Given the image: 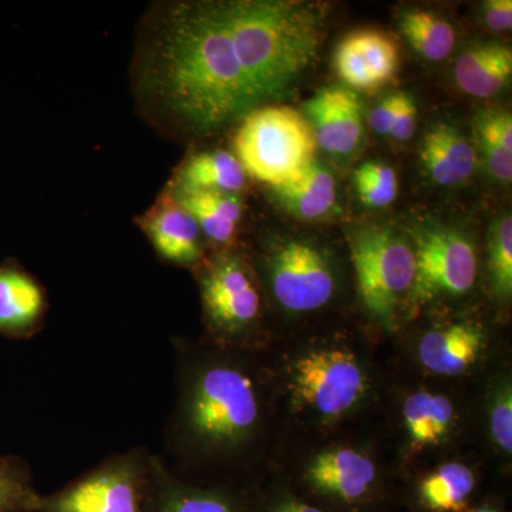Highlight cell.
<instances>
[{
	"instance_id": "obj_1",
	"label": "cell",
	"mask_w": 512,
	"mask_h": 512,
	"mask_svg": "<svg viewBox=\"0 0 512 512\" xmlns=\"http://www.w3.org/2000/svg\"><path fill=\"white\" fill-rule=\"evenodd\" d=\"M130 83L141 119L164 137H212L262 107L221 2L151 6L138 26Z\"/></svg>"
},
{
	"instance_id": "obj_30",
	"label": "cell",
	"mask_w": 512,
	"mask_h": 512,
	"mask_svg": "<svg viewBox=\"0 0 512 512\" xmlns=\"http://www.w3.org/2000/svg\"><path fill=\"white\" fill-rule=\"evenodd\" d=\"M488 433L497 451L505 457L512 454V389L511 380L503 379L495 387L488 407Z\"/></svg>"
},
{
	"instance_id": "obj_12",
	"label": "cell",
	"mask_w": 512,
	"mask_h": 512,
	"mask_svg": "<svg viewBox=\"0 0 512 512\" xmlns=\"http://www.w3.org/2000/svg\"><path fill=\"white\" fill-rule=\"evenodd\" d=\"M306 120L316 144L332 156L355 153L363 137V104L355 90L346 86L320 89L305 103Z\"/></svg>"
},
{
	"instance_id": "obj_20",
	"label": "cell",
	"mask_w": 512,
	"mask_h": 512,
	"mask_svg": "<svg viewBox=\"0 0 512 512\" xmlns=\"http://www.w3.org/2000/svg\"><path fill=\"white\" fill-rule=\"evenodd\" d=\"M248 174L234 153L225 150L188 154L175 168L168 185L188 190L218 191L241 195L247 190Z\"/></svg>"
},
{
	"instance_id": "obj_35",
	"label": "cell",
	"mask_w": 512,
	"mask_h": 512,
	"mask_svg": "<svg viewBox=\"0 0 512 512\" xmlns=\"http://www.w3.org/2000/svg\"><path fill=\"white\" fill-rule=\"evenodd\" d=\"M470 512H498V511L494 510V508H490V507H481V508H477V510L470 511Z\"/></svg>"
},
{
	"instance_id": "obj_31",
	"label": "cell",
	"mask_w": 512,
	"mask_h": 512,
	"mask_svg": "<svg viewBox=\"0 0 512 512\" xmlns=\"http://www.w3.org/2000/svg\"><path fill=\"white\" fill-rule=\"evenodd\" d=\"M403 96L404 93H394L392 96L386 97L370 113V127L379 136H390Z\"/></svg>"
},
{
	"instance_id": "obj_6",
	"label": "cell",
	"mask_w": 512,
	"mask_h": 512,
	"mask_svg": "<svg viewBox=\"0 0 512 512\" xmlns=\"http://www.w3.org/2000/svg\"><path fill=\"white\" fill-rule=\"evenodd\" d=\"M234 156L248 177L269 188L281 187L315 161V134L298 110L268 104L252 110L235 130Z\"/></svg>"
},
{
	"instance_id": "obj_23",
	"label": "cell",
	"mask_w": 512,
	"mask_h": 512,
	"mask_svg": "<svg viewBox=\"0 0 512 512\" xmlns=\"http://www.w3.org/2000/svg\"><path fill=\"white\" fill-rule=\"evenodd\" d=\"M150 483L157 491V512H237L221 494L180 483L158 456L154 457Z\"/></svg>"
},
{
	"instance_id": "obj_14",
	"label": "cell",
	"mask_w": 512,
	"mask_h": 512,
	"mask_svg": "<svg viewBox=\"0 0 512 512\" xmlns=\"http://www.w3.org/2000/svg\"><path fill=\"white\" fill-rule=\"evenodd\" d=\"M49 299L42 282L16 259L0 265V336L28 340L43 329Z\"/></svg>"
},
{
	"instance_id": "obj_19",
	"label": "cell",
	"mask_w": 512,
	"mask_h": 512,
	"mask_svg": "<svg viewBox=\"0 0 512 512\" xmlns=\"http://www.w3.org/2000/svg\"><path fill=\"white\" fill-rule=\"evenodd\" d=\"M402 419L410 447L421 451L450 439L456 429L457 410L446 394L416 390L404 399Z\"/></svg>"
},
{
	"instance_id": "obj_32",
	"label": "cell",
	"mask_w": 512,
	"mask_h": 512,
	"mask_svg": "<svg viewBox=\"0 0 512 512\" xmlns=\"http://www.w3.org/2000/svg\"><path fill=\"white\" fill-rule=\"evenodd\" d=\"M417 128V106L413 97L404 93L399 113L394 119L390 136L397 141H409L414 136Z\"/></svg>"
},
{
	"instance_id": "obj_3",
	"label": "cell",
	"mask_w": 512,
	"mask_h": 512,
	"mask_svg": "<svg viewBox=\"0 0 512 512\" xmlns=\"http://www.w3.org/2000/svg\"><path fill=\"white\" fill-rule=\"evenodd\" d=\"M242 69L262 106L276 104L318 59L326 9L295 0H220Z\"/></svg>"
},
{
	"instance_id": "obj_15",
	"label": "cell",
	"mask_w": 512,
	"mask_h": 512,
	"mask_svg": "<svg viewBox=\"0 0 512 512\" xmlns=\"http://www.w3.org/2000/svg\"><path fill=\"white\" fill-rule=\"evenodd\" d=\"M306 481L318 493L343 503H357L375 487V461L352 447H330L309 460Z\"/></svg>"
},
{
	"instance_id": "obj_18",
	"label": "cell",
	"mask_w": 512,
	"mask_h": 512,
	"mask_svg": "<svg viewBox=\"0 0 512 512\" xmlns=\"http://www.w3.org/2000/svg\"><path fill=\"white\" fill-rule=\"evenodd\" d=\"M165 190L180 202L197 221L205 242L218 249L232 248L244 218L241 195L227 192L188 190L165 185Z\"/></svg>"
},
{
	"instance_id": "obj_4",
	"label": "cell",
	"mask_w": 512,
	"mask_h": 512,
	"mask_svg": "<svg viewBox=\"0 0 512 512\" xmlns=\"http://www.w3.org/2000/svg\"><path fill=\"white\" fill-rule=\"evenodd\" d=\"M284 377L293 410L319 424L348 419L372 390L365 360L343 343H315L299 350L286 365Z\"/></svg>"
},
{
	"instance_id": "obj_21",
	"label": "cell",
	"mask_w": 512,
	"mask_h": 512,
	"mask_svg": "<svg viewBox=\"0 0 512 512\" xmlns=\"http://www.w3.org/2000/svg\"><path fill=\"white\" fill-rule=\"evenodd\" d=\"M511 74V49L497 43L470 47L454 64L458 89L477 99H490L503 92Z\"/></svg>"
},
{
	"instance_id": "obj_33",
	"label": "cell",
	"mask_w": 512,
	"mask_h": 512,
	"mask_svg": "<svg viewBox=\"0 0 512 512\" xmlns=\"http://www.w3.org/2000/svg\"><path fill=\"white\" fill-rule=\"evenodd\" d=\"M484 23L495 33L510 32L512 28L511 0H490L485 3Z\"/></svg>"
},
{
	"instance_id": "obj_29",
	"label": "cell",
	"mask_w": 512,
	"mask_h": 512,
	"mask_svg": "<svg viewBox=\"0 0 512 512\" xmlns=\"http://www.w3.org/2000/svg\"><path fill=\"white\" fill-rule=\"evenodd\" d=\"M360 201L370 208H384L393 204L399 192L396 171L380 161H367L353 175Z\"/></svg>"
},
{
	"instance_id": "obj_24",
	"label": "cell",
	"mask_w": 512,
	"mask_h": 512,
	"mask_svg": "<svg viewBox=\"0 0 512 512\" xmlns=\"http://www.w3.org/2000/svg\"><path fill=\"white\" fill-rule=\"evenodd\" d=\"M476 488V474L466 464L451 461L429 474L419 487L421 503L433 512H460Z\"/></svg>"
},
{
	"instance_id": "obj_34",
	"label": "cell",
	"mask_w": 512,
	"mask_h": 512,
	"mask_svg": "<svg viewBox=\"0 0 512 512\" xmlns=\"http://www.w3.org/2000/svg\"><path fill=\"white\" fill-rule=\"evenodd\" d=\"M275 512H323L320 511L319 508L313 507V505H309L306 503H302V501H285L276 508Z\"/></svg>"
},
{
	"instance_id": "obj_9",
	"label": "cell",
	"mask_w": 512,
	"mask_h": 512,
	"mask_svg": "<svg viewBox=\"0 0 512 512\" xmlns=\"http://www.w3.org/2000/svg\"><path fill=\"white\" fill-rule=\"evenodd\" d=\"M412 245L416 278L407 303L413 312L440 299L466 295L476 284V248L463 232L427 222L413 229Z\"/></svg>"
},
{
	"instance_id": "obj_26",
	"label": "cell",
	"mask_w": 512,
	"mask_h": 512,
	"mask_svg": "<svg viewBox=\"0 0 512 512\" xmlns=\"http://www.w3.org/2000/svg\"><path fill=\"white\" fill-rule=\"evenodd\" d=\"M477 141L488 170L501 184L512 180V117L504 110L481 111L476 117Z\"/></svg>"
},
{
	"instance_id": "obj_17",
	"label": "cell",
	"mask_w": 512,
	"mask_h": 512,
	"mask_svg": "<svg viewBox=\"0 0 512 512\" xmlns=\"http://www.w3.org/2000/svg\"><path fill=\"white\" fill-rule=\"evenodd\" d=\"M420 160L434 184L458 187L473 177L477 168V151L457 127L437 123L424 134Z\"/></svg>"
},
{
	"instance_id": "obj_8",
	"label": "cell",
	"mask_w": 512,
	"mask_h": 512,
	"mask_svg": "<svg viewBox=\"0 0 512 512\" xmlns=\"http://www.w3.org/2000/svg\"><path fill=\"white\" fill-rule=\"evenodd\" d=\"M154 457L144 448L114 454L45 497L42 512H146Z\"/></svg>"
},
{
	"instance_id": "obj_5",
	"label": "cell",
	"mask_w": 512,
	"mask_h": 512,
	"mask_svg": "<svg viewBox=\"0 0 512 512\" xmlns=\"http://www.w3.org/2000/svg\"><path fill=\"white\" fill-rule=\"evenodd\" d=\"M208 342L255 350L262 323V291L254 266L234 248L205 255L194 269Z\"/></svg>"
},
{
	"instance_id": "obj_25",
	"label": "cell",
	"mask_w": 512,
	"mask_h": 512,
	"mask_svg": "<svg viewBox=\"0 0 512 512\" xmlns=\"http://www.w3.org/2000/svg\"><path fill=\"white\" fill-rule=\"evenodd\" d=\"M399 29L410 46L429 62L447 59L456 47L453 25L430 10H406L399 16Z\"/></svg>"
},
{
	"instance_id": "obj_22",
	"label": "cell",
	"mask_w": 512,
	"mask_h": 512,
	"mask_svg": "<svg viewBox=\"0 0 512 512\" xmlns=\"http://www.w3.org/2000/svg\"><path fill=\"white\" fill-rule=\"evenodd\" d=\"M271 191L279 205L299 220L325 218L336 205L335 177L316 161L298 177Z\"/></svg>"
},
{
	"instance_id": "obj_16",
	"label": "cell",
	"mask_w": 512,
	"mask_h": 512,
	"mask_svg": "<svg viewBox=\"0 0 512 512\" xmlns=\"http://www.w3.org/2000/svg\"><path fill=\"white\" fill-rule=\"evenodd\" d=\"M485 348L484 330L463 320L423 333L417 345V359L431 375L461 376L477 365Z\"/></svg>"
},
{
	"instance_id": "obj_7",
	"label": "cell",
	"mask_w": 512,
	"mask_h": 512,
	"mask_svg": "<svg viewBox=\"0 0 512 512\" xmlns=\"http://www.w3.org/2000/svg\"><path fill=\"white\" fill-rule=\"evenodd\" d=\"M349 244L360 301L373 319L392 325L416 278L412 241L392 228L370 225L356 231Z\"/></svg>"
},
{
	"instance_id": "obj_28",
	"label": "cell",
	"mask_w": 512,
	"mask_h": 512,
	"mask_svg": "<svg viewBox=\"0 0 512 512\" xmlns=\"http://www.w3.org/2000/svg\"><path fill=\"white\" fill-rule=\"evenodd\" d=\"M488 278L495 298L508 302L512 295V218L503 214L488 232Z\"/></svg>"
},
{
	"instance_id": "obj_2",
	"label": "cell",
	"mask_w": 512,
	"mask_h": 512,
	"mask_svg": "<svg viewBox=\"0 0 512 512\" xmlns=\"http://www.w3.org/2000/svg\"><path fill=\"white\" fill-rule=\"evenodd\" d=\"M252 352L178 340L165 466L202 473L254 461L268 429L269 400L268 380Z\"/></svg>"
},
{
	"instance_id": "obj_10",
	"label": "cell",
	"mask_w": 512,
	"mask_h": 512,
	"mask_svg": "<svg viewBox=\"0 0 512 512\" xmlns=\"http://www.w3.org/2000/svg\"><path fill=\"white\" fill-rule=\"evenodd\" d=\"M264 271L276 305L293 315L325 308L338 288L332 259L309 239L274 242L265 251Z\"/></svg>"
},
{
	"instance_id": "obj_27",
	"label": "cell",
	"mask_w": 512,
	"mask_h": 512,
	"mask_svg": "<svg viewBox=\"0 0 512 512\" xmlns=\"http://www.w3.org/2000/svg\"><path fill=\"white\" fill-rule=\"evenodd\" d=\"M43 500L33 487L26 461L0 457V512H42Z\"/></svg>"
},
{
	"instance_id": "obj_11",
	"label": "cell",
	"mask_w": 512,
	"mask_h": 512,
	"mask_svg": "<svg viewBox=\"0 0 512 512\" xmlns=\"http://www.w3.org/2000/svg\"><path fill=\"white\" fill-rule=\"evenodd\" d=\"M158 258L194 271L207 255V244L194 217L165 188L150 208L134 218Z\"/></svg>"
},
{
	"instance_id": "obj_13",
	"label": "cell",
	"mask_w": 512,
	"mask_h": 512,
	"mask_svg": "<svg viewBox=\"0 0 512 512\" xmlns=\"http://www.w3.org/2000/svg\"><path fill=\"white\" fill-rule=\"evenodd\" d=\"M399 63V46L393 37L375 29L350 33L335 53L336 72L355 92H370L389 83L396 76Z\"/></svg>"
}]
</instances>
